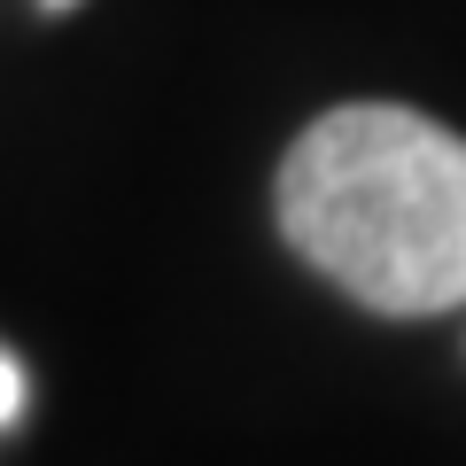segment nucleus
<instances>
[{"mask_svg":"<svg viewBox=\"0 0 466 466\" xmlns=\"http://www.w3.org/2000/svg\"><path fill=\"white\" fill-rule=\"evenodd\" d=\"M288 249L389 319L466 303V140L404 101H342L272 179Z\"/></svg>","mask_w":466,"mask_h":466,"instance_id":"1","label":"nucleus"},{"mask_svg":"<svg viewBox=\"0 0 466 466\" xmlns=\"http://www.w3.org/2000/svg\"><path fill=\"white\" fill-rule=\"evenodd\" d=\"M16 412H24V373H16V358L0 350V428H8Z\"/></svg>","mask_w":466,"mask_h":466,"instance_id":"2","label":"nucleus"},{"mask_svg":"<svg viewBox=\"0 0 466 466\" xmlns=\"http://www.w3.org/2000/svg\"><path fill=\"white\" fill-rule=\"evenodd\" d=\"M39 8H78V0H39Z\"/></svg>","mask_w":466,"mask_h":466,"instance_id":"3","label":"nucleus"}]
</instances>
